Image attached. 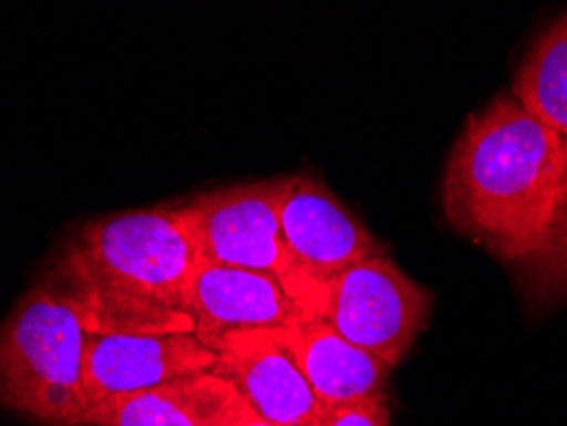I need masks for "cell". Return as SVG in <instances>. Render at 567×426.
I'll list each match as a JSON object with an SVG mask.
<instances>
[{"instance_id":"6da1fadb","label":"cell","mask_w":567,"mask_h":426,"mask_svg":"<svg viewBox=\"0 0 567 426\" xmlns=\"http://www.w3.org/2000/svg\"><path fill=\"white\" fill-rule=\"evenodd\" d=\"M565 181L560 133L502 92L465 121L450 152L442 212L463 238L524 266L547 243Z\"/></svg>"},{"instance_id":"7a4b0ae2","label":"cell","mask_w":567,"mask_h":426,"mask_svg":"<svg viewBox=\"0 0 567 426\" xmlns=\"http://www.w3.org/2000/svg\"><path fill=\"white\" fill-rule=\"evenodd\" d=\"M199 266L187 205L152 207L82 225L49 281L80 304L90 332H192L187 294Z\"/></svg>"},{"instance_id":"3957f363","label":"cell","mask_w":567,"mask_h":426,"mask_svg":"<svg viewBox=\"0 0 567 426\" xmlns=\"http://www.w3.org/2000/svg\"><path fill=\"white\" fill-rule=\"evenodd\" d=\"M90 330L80 304L47 281L0 328V406L41 426H82Z\"/></svg>"},{"instance_id":"277c9868","label":"cell","mask_w":567,"mask_h":426,"mask_svg":"<svg viewBox=\"0 0 567 426\" xmlns=\"http://www.w3.org/2000/svg\"><path fill=\"white\" fill-rule=\"evenodd\" d=\"M312 312L328 320L353 345L391 367L402 363L427 328L432 294L391 261L365 258L336 279L312 283Z\"/></svg>"},{"instance_id":"5b68a950","label":"cell","mask_w":567,"mask_h":426,"mask_svg":"<svg viewBox=\"0 0 567 426\" xmlns=\"http://www.w3.org/2000/svg\"><path fill=\"white\" fill-rule=\"evenodd\" d=\"M279 228L295 281L324 283L365 258L386 253L379 238L310 174L284 177Z\"/></svg>"},{"instance_id":"8992f818","label":"cell","mask_w":567,"mask_h":426,"mask_svg":"<svg viewBox=\"0 0 567 426\" xmlns=\"http://www.w3.org/2000/svg\"><path fill=\"white\" fill-rule=\"evenodd\" d=\"M310 281L269 271L203 263L192 279L187 314L192 332L210 350L238 332L279 330L315 314Z\"/></svg>"},{"instance_id":"52a82bcc","label":"cell","mask_w":567,"mask_h":426,"mask_svg":"<svg viewBox=\"0 0 567 426\" xmlns=\"http://www.w3.org/2000/svg\"><path fill=\"white\" fill-rule=\"evenodd\" d=\"M281 184L284 177L236 184L187 202L203 263L291 279L279 228Z\"/></svg>"},{"instance_id":"ba28073f","label":"cell","mask_w":567,"mask_h":426,"mask_svg":"<svg viewBox=\"0 0 567 426\" xmlns=\"http://www.w3.org/2000/svg\"><path fill=\"white\" fill-rule=\"evenodd\" d=\"M215 361L218 353L195 332H90L85 378L90 408L213 371Z\"/></svg>"},{"instance_id":"9c48e42d","label":"cell","mask_w":567,"mask_h":426,"mask_svg":"<svg viewBox=\"0 0 567 426\" xmlns=\"http://www.w3.org/2000/svg\"><path fill=\"white\" fill-rule=\"evenodd\" d=\"M215 353L213 371L266 422L310 426L320 414V401L291 353L284 328L238 332L223 340Z\"/></svg>"},{"instance_id":"30bf717a","label":"cell","mask_w":567,"mask_h":426,"mask_svg":"<svg viewBox=\"0 0 567 426\" xmlns=\"http://www.w3.org/2000/svg\"><path fill=\"white\" fill-rule=\"evenodd\" d=\"M284 337L322 408L386 396L394 367L353 345L320 314L284 328Z\"/></svg>"},{"instance_id":"8fae6325","label":"cell","mask_w":567,"mask_h":426,"mask_svg":"<svg viewBox=\"0 0 567 426\" xmlns=\"http://www.w3.org/2000/svg\"><path fill=\"white\" fill-rule=\"evenodd\" d=\"M244 398L215 371L90 408L82 426H225Z\"/></svg>"},{"instance_id":"7c38bea8","label":"cell","mask_w":567,"mask_h":426,"mask_svg":"<svg viewBox=\"0 0 567 426\" xmlns=\"http://www.w3.org/2000/svg\"><path fill=\"white\" fill-rule=\"evenodd\" d=\"M508 92L560 133L567 152V11L529 46Z\"/></svg>"},{"instance_id":"4fadbf2b","label":"cell","mask_w":567,"mask_h":426,"mask_svg":"<svg viewBox=\"0 0 567 426\" xmlns=\"http://www.w3.org/2000/svg\"><path fill=\"white\" fill-rule=\"evenodd\" d=\"M519 269L537 302L553 304L567 299V181L545 248Z\"/></svg>"},{"instance_id":"5bb4252c","label":"cell","mask_w":567,"mask_h":426,"mask_svg":"<svg viewBox=\"0 0 567 426\" xmlns=\"http://www.w3.org/2000/svg\"><path fill=\"white\" fill-rule=\"evenodd\" d=\"M310 426H391L386 396L353 401V404L324 406Z\"/></svg>"},{"instance_id":"9a60e30c","label":"cell","mask_w":567,"mask_h":426,"mask_svg":"<svg viewBox=\"0 0 567 426\" xmlns=\"http://www.w3.org/2000/svg\"><path fill=\"white\" fill-rule=\"evenodd\" d=\"M225 426H279V424H271V422H266L264 416H258L251 406L246 404H240V408L236 414H233V419L225 424Z\"/></svg>"}]
</instances>
